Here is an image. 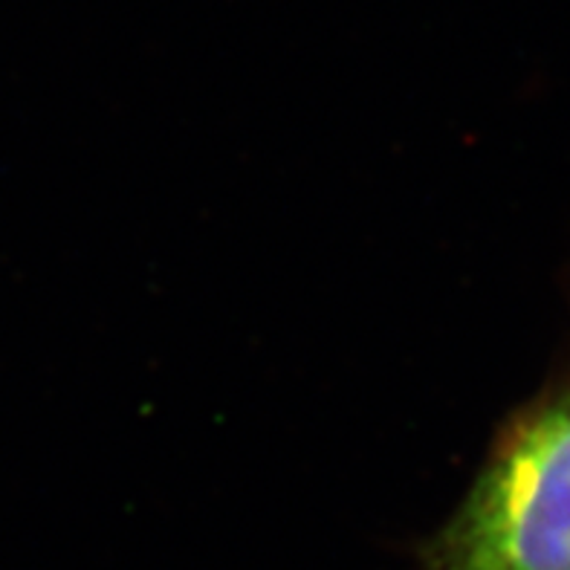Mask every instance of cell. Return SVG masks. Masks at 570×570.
I'll return each mask as SVG.
<instances>
[{
  "label": "cell",
  "instance_id": "cell-1",
  "mask_svg": "<svg viewBox=\"0 0 570 570\" xmlns=\"http://www.w3.org/2000/svg\"><path fill=\"white\" fill-rule=\"evenodd\" d=\"M417 564L570 570V385L507 420L455 513L417 544Z\"/></svg>",
  "mask_w": 570,
  "mask_h": 570
}]
</instances>
